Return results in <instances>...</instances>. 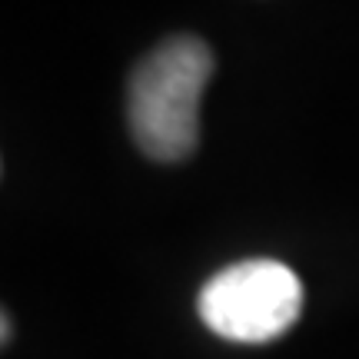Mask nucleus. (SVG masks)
Listing matches in <instances>:
<instances>
[{
    "label": "nucleus",
    "mask_w": 359,
    "mask_h": 359,
    "mask_svg": "<svg viewBox=\"0 0 359 359\" xmlns=\"http://www.w3.org/2000/svg\"><path fill=\"white\" fill-rule=\"evenodd\" d=\"M213 53L200 37H170L143 57L127 90V116L143 156L173 163L200 140V100Z\"/></svg>",
    "instance_id": "f257e3e1"
},
{
    "label": "nucleus",
    "mask_w": 359,
    "mask_h": 359,
    "mask_svg": "<svg viewBox=\"0 0 359 359\" xmlns=\"http://www.w3.org/2000/svg\"><path fill=\"white\" fill-rule=\"evenodd\" d=\"M200 320L233 343L283 336L303 309V283L280 259L233 263L200 290Z\"/></svg>",
    "instance_id": "f03ea898"
},
{
    "label": "nucleus",
    "mask_w": 359,
    "mask_h": 359,
    "mask_svg": "<svg viewBox=\"0 0 359 359\" xmlns=\"http://www.w3.org/2000/svg\"><path fill=\"white\" fill-rule=\"evenodd\" d=\"M4 343H11V316L4 313Z\"/></svg>",
    "instance_id": "7ed1b4c3"
}]
</instances>
